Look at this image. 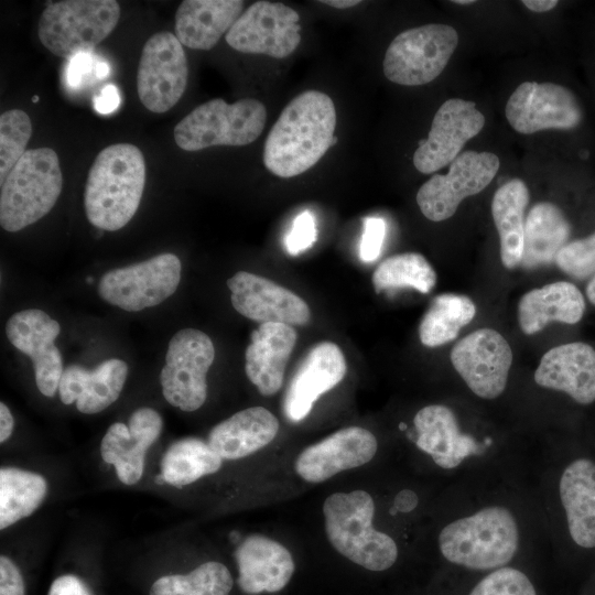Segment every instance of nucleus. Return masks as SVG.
I'll list each match as a JSON object with an SVG mask.
<instances>
[{
  "mask_svg": "<svg viewBox=\"0 0 595 595\" xmlns=\"http://www.w3.org/2000/svg\"><path fill=\"white\" fill-rule=\"evenodd\" d=\"M377 448V439L369 430L344 428L304 448L295 459L294 469L309 483H322L343 470L367 464Z\"/></svg>",
  "mask_w": 595,
  "mask_h": 595,
  "instance_id": "obj_20",
  "label": "nucleus"
},
{
  "mask_svg": "<svg viewBox=\"0 0 595 595\" xmlns=\"http://www.w3.org/2000/svg\"><path fill=\"white\" fill-rule=\"evenodd\" d=\"M145 161L131 143L102 149L93 162L84 192L85 213L100 230L115 231L134 216L144 190Z\"/></svg>",
  "mask_w": 595,
  "mask_h": 595,
  "instance_id": "obj_2",
  "label": "nucleus"
},
{
  "mask_svg": "<svg viewBox=\"0 0 595 595\" xmlns=\"http://www.w3.org/2000/svg\"><path fill=\"white\" fill-rule=\"evenodd\" d=\"M451 361L473 393L491 400L506 389L512 351L500 333L480 328L454 345Z\"/></svg>",
  "mask_w": 595,
  "mask_h": 595,
  "instance_id": "obj_16",
  "label": "nucleus"
},
{
  "mask_svg": "<svg viewBox=\"0 0 595 595\" xmlns=\"http://www.w3.org/2000/svg\"><path fill=\"white\" fill-rule=\"evenodd\" d=\"M63 175L51 148L26 150L1 183L0 225L19 231L51 212L62 192Z\"/></svg>",
  "mask_w": 595,
  "mask_h": 595,
  "instance_id": "obj_5",
  "label": "nucleus"
},
{
  "mask_svg": "<svg viewBox=\"0 0 595 595\" xmlns=\"http://www.w3.org/2000/svg\"><path fill=\"white\" fill-rule=\"evenodd\" d=\"M534 381L580 405H591L595 402V349L582 342L551 348L542 356Z\"/></svg>",
  "mask_w": 595,
  "mask_h": 595,
  "instance_id": "obj_23",
  "label": "nucleus"
},
{
  "mask_svg": "<svg viewBox=\"0 0 595 595\" xmlns=\"http://www.w3.org/2000/svg\"><path fill=\"white\" fill-rule=\"evenodd\" d=\"M387 225L383 218L370 216L364 219V231L359 246L363 262H372L381 253Z\"/></svg>",
  "mask_w": 595,
  "mask_h": 595,
  "instance_id": "obj_43",
  "label": "nucleus"
},
{
  "mask_svg": "<svg viewBox=\"0 0 595 595\" xmlns=\"http://www.w3.org/2000/svg\"><path fill=\"white\" fill-rule=\"evenodd\" d=\"M221 463L223 458L207 442L186 437L172 443L165 451L160 476L164 483L181 488L218 472Z\"/></svg>",
  "mask_w": 595,
  "mask_h": 595,
  "instance_id": "obj_33",
  "label": "nucleus"
},
{
  "mask_svg": "<svg viewBox=\"0 0 595 595\" xmlns=\"http://www.w3.org/2000/svg\"><path fill=\"white\" fill-rule=\"evenodd\" d=\"M506 118L522 134L570 130L583 118L581 105L569 88L554 83H521L506 105Z\"/></svg>",
  "mask_w": 595,
  "mask_h": 595,
  "instance_id": "obj_15",
  "label": "nucleus"
},
{
  "mask_svg": "<svg viewBox=\"0 0 595 595\" xmlns=\"http://www.w3.org/2000/svg\"><path fill=\"white\" fill-rule=\"evenodd\" d=\"M182 264L174 253H160L145 261L106 272L98 293L106 302L128 312L155 306L170 298L181 281Z\"/></svg>",
  "mask_w": 595,
  "mask_h": 595,
  "instance_id": "obj_11",
  "label": "nucleus"
},
{
  "mask_svg": "<svg viewBox=\"0 0 595 595\" xmlns=\"http://www.w3.org/2000/svg\"><path fill=\"white\" fill-rule=\"evenodd\" d=\"M443 558L455 565L493 571L506 566L520 545V528L513 512L489 505L448 522L439 533Z\"/></svg>",
  "mask_w": 595,
  "mask_h": 595,
  "instance_id": "obj_3",
  "label": "nucleus"
},
{
  "mask_svg": "<svg viewBox=\"0 0 595 595\" xmlns=\"http://www.w3.org/2000/svg\"><path fill=\"white\" fill-rule=\"evenodd\" d=\"M188 77L187 58L177 37L167 31L153 34L144 44L137 72L142 105L163 113L183 96Z\"/></svg>",
  "mask_w": 595,
  "mask_h": 595,
  "instance_id": "obj_12",
  "label": "nucleus"
},
{
  "mask_svg": "<svg viewBox=\"0 0 595 595\" xmlns=\"http://www.w3.org/2000/svg\"><path fill=\"white\" fill-rule=\"evenodd\" d=\"M336 109L332 98L306 90L293 98L272 126L263 163L279 177H293L314 166L334 143Z\"/></svg>",
  "mask_w": 595,
  "mask_h": 595,
  "instance_id": "obj_1",
  "label": "nucleus"
},
{
  "mask_svg": "<svg viewBox=\"0 0 595 595\" xmlns=\"http://www.w3.org/2000/svg\"><path fill=\"white\" fill-rule=\"evenodd\" d=\"M346 369L345 357L336 344L315 345L301 361L285 391V418L292 423L305 419L315 401L344 379Z\"/></svg>",
  "mask_w": 595,
  "mask_h": 595,
  "instance_id": "obj_22",
  "label": "nucleus"
},
{
  "mask_svg": "<svg viewBox=\"0 0 595 595\" xmlns=\"http://www.w3.org/2000/svg\"><path fill=\"white\" fill-rule=\"evenodd\" d=\"M13 416L4 402L0 403V442L4 443L12 434Z\"/></svg>",
  "mask_w": 595,
  "mask_h": 595,
  "instance_id": "obj_47",
  "label": "nucleus"
},
{
  "mask_svg": "<svg viewBox=\"0 0 595 595\" xmlns=\"http://www.w3.org/2000/svg\"><path fill=\"white\" fill-rule=\"evenodd\" d=\"M47 595H91V593L80 578L66 574L53 581Z\"/></svg>",
  "mask_w": 595,
  "mask_h": 595,
  "instance_id": "obj_45",
  "label": "nucleus"
},
{
  "mask_svg": "<svg viewBox=\"0 0 595 595\" xmlns=\"http://www.w3.org/2000/svg\"><path fill=\"white\" fill-rule=\"evenodd\" d=\"M299 21V13L289 6L257 1L241 13L225 39L238 52L284 58L301 42Z\"/></svg>",
  "mask_w": 595,
  "mask_h": 595,
  "instance_id": "obj_14",
  "label": "nucleus"
},
{
  "mask_svg": "<svg viewBox=\"0 0 595 595\" xmlns=\"http://www.w3.org/2000/svg\"><path fill=\"white\" fill-rule=\"evenodd\" d=\"M571 225L563 212L554 204H536L526 218L523 252L520 266L533 269L551 264L567 244Z\"/></svg>",
  "mask_w": 595,
  "mask_h": 595,
  "instance_id": "obj_31",
  "label": "nucleus"
},
{
  "mask_svg": "<svg viewBox=\"0 0 595 595\" xmlns=\"http://www.w3.org/2000/svg\"><path fill=\"white\" fill-rule=\"evenodd\" d=\"M454 3H457V4H469V3H474L475 1L474 0H455L453 1Z\"/></svg>",
  "mask_w": 595,
  "mask_h": 595,
  "instance_id": "obj_51",
  "label": "nucleus"
},
{
  "mask_svg": "<svg viewBox=\"0 0 595 595\" xmlns=\"http://www.w3.org/2000/svg\"><path fill=\"white\" fill-rule=\"evenodd\" d=\"M163 429L161 415L151 408H140L129 418L128 425L116 422L100 443L104 462L113 464L119 480L133 485L143 474L145 454Z\"/></svg>",
  "mask_w": 595,
  "mask_h": 595,
  "instance_id": "obj_21",
  "label": "nucleus"
},
{
  "mask_svg": "<svg viewBox=\"0 0 595 595\" xmlns=\"http://www.w3.org/2000/svg\"><path fill=\"white\" fill-rule=\"evenodd\" d=\"M93 280H94L93 278L88 277L86 281H87L88 283H90Z\"/></svg>",
  "mask_w": 595,
  "mask_h": 595,
  "instance_id": "obj_53",
  "label": "nucleus"
},
{
  "mask_svg": "<svg viewBox=\"0 0 595 595\" xmlns=\"http://www.w3.org/2000/svg\"><path fill=\"white\" fill-rule=\"evenodd\" d=\"M586 296L595 305V277L587 284Z\"/></svg>",
  "mask_w": 595,
  "mask_h": 595,
  "instance_id": "obj_50",
  "label": "nucleus"
},
{
  "mask_svg": "<svg viewBox=\"0 0 595 595\" xmlns=\"http://www.w3.org/2000/svg\"><path fill=\"white\" fill-rule=\"evenodd\" d=\"M436 283V273L420 253H400L383 260L372 274L375 291L412 288L429 293Z\"/></svg>",
  "mask_w": 595,
  "mask_h": 595,
  "instance_id": "obj_37",
  "label": "nucleus"
},
{
  "mask_svg": "<svg viewBox=\"0 0 595 595\" xmlns=\"http://www.w3.org/2000/svg\"><path fill=\"white\" fill-rule=\"evenodd\" d=\"M484 125L485 117L475 102L461 98L447 99L437 109L428 138L420 141L413 154V165L419 172L431 174L451 164Z\"/></svg>",
  "mask_w": 595,
  "mask_h": 595,
  "instance_id": "obj_17",
  "label": "nucleus"
},
{
  "mask_svg": "<svg viewBox=\"0 0 595 595\" xmlns=\"http://www.w3.org/2000/svg\"><path fill=\"white\" fill-rule=\"evenodd\" d=\"M267 121L264 105L252 98L228 104L224 99L208 100L185 116L175 126L176 144L185 151H198L215 145H247L257 140Z\"/></svg>",
  "mask_w": 595,
  "mask_h": 595,
  "instance_id": "obj_6",
  "label": "nucleus"
},
{
  "mask_svg": "<svg viewBox=\"0 0 595 595\" xmlns=\"http://www.w3.org/2000/svg\"><path fill=\"white\" fill-rule=\"evenodd\" d=\"M415 443L442 468H454L475 451L473 439L461 432L454 412L446 405L431 404L413 419Z\"/></svg>",
  "mask_w": 595,
  "mask_h": 595,
  "instance_id": "obj_29",
  "label": "nucleus"
},
{
  "mask_svg": "<svg viewBox=\"0 0 595 595\" xmlns=\"http://www.w3.org/2000/svg\"><path fill=\"white\" fill-rule=\"evenodd\" d=\"M232 585L229 570L223 563L210 561L188 574L158 578L150 588V595H229Z\"/></svg>",
  "mask_w": 595,
  "mask_h": 595,
  "instance_id": "obj_36",
  "label": "nucleus"
},
{
  "mask_svg": "<svg viewBox=\"0 0 595 595\" xmlns=\"http://www.w3.org/2000/svg\"><path fill=\"white\" fill-rule=\"evenodd\" d=\"M556 496L565 547L580 558L595 556V450L566 455Z\"/></svg>",
  "mask_w": 595,
  "mask_h": 595,
  "instance_id": "obj_8",
  "label": "nucleus"
},
{
  "mask_svg": "<svg viewBox=\"0 0 595 595\" xmlns=\"http://www.w3.org/2000/svg\"><path fill=\"white\" fill-rule=\"evenodd\" d=\"M317 238L315 218L309 210H303L293 220L292 227L285 237L286 251L296 256L313 246Z\"/></svg>",
  "mask_w": 595,
  "mask_h": 595,
  "instance_id": "obj_42",
  "label": "nucleus"
},
{
  "mask_svg": "<svg viewBox=\"0 0 595 595\" xmlns=\"http://www.w3.org/2000/svg\"><path fill=\"white\" fill-rule=\"evenodd\" d=\"M110 73L107 62L94 55L93 52L79 53L68 60L65 69L68 86L78 88L89 79H104Z\"/></svg>",
  "mask_w": 595,
  "mask_h": 595,
  "instance_id": "obj_41",
  "label": "nucleus"
},
{
  "mask_svg": "<svg viewBox=\"0 0 595 595\" xmlns=\"http://www.w3.org/2000/svg\"><path fill=\"white\" fill-rule=\"evenodd\" d=\"M47 494L45 478L17 467L0 469V529L31 516Z\"/></svg>",
  "mask_w": 595,
  "mask_h": 595,
  "instance_id": "obj_34",
  "label": "nucleus"
},
{
  "mask_svg": "<svg viewBox=\"0 0 595 595\" xmlns=\"http://www.w3.org/2000/svg\"><path fill=\"white\" fill-rule=\"evenodd\" d=\"M227 286L234 309L252 321L305 325L311 318L304 300L261 275L238 271L227 280Z\"/></svg>",
  "mask_w": 595,
  "mask_h": 595,
  "instance_id": "obj_19",
  "label": "nucleus"
},
{
  "mask_svg": "<svg viewBox=\"0 0 595 595\" xmlns=\"http://www.w3.org/2000/svg\"><path fill=\"white\" fill-rule=\"evenodd\" d=\"M296 339V331L283 323H262L251 333L245 371L262 396H273L281 388Z\"/></svg>",
  "mask_w": 595,
  "mask_h": 595,
  "instance_id": "obj_26",
  "label": "nucleus"
},
{
  "mask_svg": "<svg viewBox=\"0 0 595 595\" xmlns=\"http://www.w3.org/2000/svg\"><path fill=\"white\" fill-rule=\"evenodd\" d=\"M320 2L337 9H346L360 3L359 0H324Z\"/></svg>",
  "mask_w": 595,
  "mask_h": 595,
  "instance_id": "obj_49",
  "label": "nucleus"
},
{
  "mask_svg": "<svg viewBox=\"0 0 595 595\" xmlns=\"http://www.w3.org/2000/svg\"><path fill=\"white\" fill-rule=\"evenodd\" d=\"M127 376L128 365L117 358L107 359L93 370L71 365L60 380V399L64 404L76 402L84 414L98 413L119 398Z\"/></svg>",
  "mask_w": 595,
  "mask_h": 595,
  "instance_id": "obj_25",
  "label": "nucleus"
},
{
  "mask_svg": "<svg viewBox=\"0 0 595 595\" xmlns=\"http://www.w3.org/2000/svg\"><path fill=\"white\" fill-rule=\"evenodd\" d=\"M522 3L533 12H547L556 7V0H524Z\"/></svg>",
  "mask_w": 595,
  "mask_h": 595,
  "instance_id": "obj_48",
  "label": "nucleus"
},
{
  "mask_svg": "<svg viewBox=\"0 0 595 595\" xmlns=\"http://www.w3.org/2000/svg\"><path fill=\"white\" fill-rule=\"evenodd\" d=\"M214 358V344L204 332L178 331L169 343L160 374L165 400L185 412L199 409L207 397L206 375Z\"/></svg>",
  "mask_w": 595,
  "mask_h": 595,
  "instance_id": "obj_10",
  "label": "nucleus"
},
{
  "mask_svg": "<svg viewBox=\"0 0 595 595\" xmlns=\"http://www.w3.org/2000/svg\"><path fill=\"white\" fill-rule=\"evenodd\" d=\"M555 262L567 275L585 279L595 273V231L567 242L558 253Z\"/></svg>",
  "mask_w": 595,
  "mask_h": 595,
  "instance_id": "obj_40",
  "label": "nucleus"
},
{
  "mask_svg": "<svg viewBox=\"0 0 595 595\" xmlns=\"http://www.w3.org/2000/svg\"><path fill=\"white\" fill-rule=\"evenodd\" d=\"M585 301L571 282L558 281L526 293L518 304L521 331L533 335L550 322L576 324L583 317Z\"/></svg>",
  "mask_w": 595,
  "mask_h": 595,
  "instance_id": "obj_30",
  "label": "nucleus"
},
{
  "mask_svg": "<svg viewBox=\"0 0 595 595\" xmlns=\"http://www.w3.org/2000/svg\"><path fill=\"white\" fill-rule=\"evenodd\" d=\"M457 44L458 33L447 24L429 23L405 30L388 46L383 74L399 85L428 84L443 72Z\"/></svg>",
  "mask_w": 595,
  "mask_h": 595,
  "instance_id": "obj_9",
  "label": "nucleus"
},
{
  "mask_svg": "<svg viewBox=\"0 0 595 595\" xmlns=\"http://www.w3.org/2000/svg\"><path fill=\"white\" fill-rule=\"evenodd\" d=\"M32 134L29 115L21 109L4 111L0 117V183L25 153Z\"/></svg>",
  "mask_w": 595,
  "mask_h": 595,
  "instance_id": "obj_38",
  "label": "nucleus"
},
{
  "mask_svg": "<svg viewBox=\"0 0 595 595\" xmlns=\"http://www.w3.org/2000/svg\"><path fill=\"white\" fill-rule=\"evenodd\" d=\"M120 6L115 0L50 2L39 21V39L54 55L71 58L93 52L116 28Z\"/></svg>",
  "mask_w": 595,
  "mask_h": 595,
  "instance_id": "obj_7",
  "label": "nucleus"
},
{
  "mask_svg": "<svg viewBox=\"0 0 595 595\" xmlns=\"http://www.w3.org/2000/svg\"><path fill=\"white\" fill-rule=\"evenodd\" d=\"M528 203L529 190L520 178L501 185L491 201L493 219L500 241V259L507 269H513L521 262Z\"/></svg>",
  "mask_w": 595,
  "mask_h": 595,
  "instance_id": "obj_32",
  "label": "nucleus"
},
{
  "mask_svg": "<svg viewBox=\"0 0 595 595\" xmlns=\"http://www.w3.org/2000/svg\"><path fill=\"white\" fill-rule=\"evenodd\" d=\"M278 431L279 421L269 410L252 407L215 425L207 443L223 459H239L270 444Z\"/></svg>",
  "mask_w": 595,
  "mask_h": 595,
  "instance_id": "obj_28",
  "label": "nucleus"
},
{
  "mask_svg": "<svg viewBox=\"0 0 595 595\" xmlns=\"http://www.w3.org/2000/svg\"><path fill=\"white\" fill-rule=\"evenodd\" d=\"M476 314L474 302L465 295L444 293L433 299L419 326L423 345L436 347L455 339Z\"/></svg>",
  "mask_w": 595,
  "mask_h": 595,
  "instance_id": "obj_35",
  "label": "nucleus"
},
{
  "mask_svg": "<svg viewBox=\"0 0 595 595\" xmlns=\"http://www.w3.org/2000/svg\"><path fill=\"white\" fill-rule=\"evenodd\" d=\"M37 100H39V97H37V96H33L32 101H33V102H37Z\"/></svg>",
  "mask_w": 595,
  "mask_h": 595,
  "instance_id": "obj_52",
  "label": "nucleus"
},
{
  "mask_svg": "<svg viewBox=\"0 0 595 595\" xmlns=\"http://www.w3.org/2000/svg\"><path fill=\"white\" fill-rule=\"evenodd\" d=\"M60 332L57 321L37 309L17 312L6 324L10 343L32 360L39 391L50 398L58 390L64 371L61 353L54 343Z\"/></svg>",
  "mask_w": 595,
  "mask_h": 595,
  "instance_id": "obj_18",
  "label": "nucleus"
},
{
  "mask_svg": "<svg viewBox=\"0 0 595 595\" xmlns=\"http://www.w3.org/2000/svg\"><path fill=\"white\" fill-rule=\"evenodd\" d=\"M24 582L17 564L6 555L0 556V595H24Z\"/></svg>",
  "mask_w": 595,
  "mask_h": 595,
  "instance_id": "obj_44",
  "label": "nucleus"
},
{
  "mask_svg": "<svg viewBox=\"0 0 595 595\" xmlns=\"http://www.w3.org/2000/svg\"><path fill=\"white\" fill-rule=\"evenodd\" d=\"M468 595H538L528 575L513 566H502L486 574Z\"/></svg>",
  "mask_w": 595,
  "mask_h": 595,
  "instance_id": "obj_39",
  "label": "nucleus"
},
{
  "mask_svg": "<svg viewBox=\"0 0 595 595\" xmlns=\"http://www.w3.org/2000/svg\"><path fill=\"white\" fill-rule=\"evenodd\" d=\"M119 105V89L112 84L105 85L99 94L94 97V108L102 115L115 111Z\"/></svg>",
  "mask_w": 595,
  "mask_h": 595,
  "instance_id": "obj_46",
  "label": "nucleus"
},
{
  "mask_svg": "<svg viewBox=\"0 0 595 595\" xmlns=\"http://www.w3.org/2000/svg\"><path fill=\"white\" fill-rule=\"evenodd\" d=\"M234 555L239 572L237 583L249 595L281 591L295 570L290 551L262 534L247 537Z\"/></svg>",
  "mask_w": 595,
  "mask_h": 595,
  "instance_id": "obj_24",
  "label": "nucleus"
},
{
  "mask_svg": "<svg viewBox=\"0 0 595 595\" xmlns=\"http://www.w3.org/2000/svg\"><path fill=\"white\" fill-rule=\"evenodd\" d=\"M325 531L333 548L351 562L375 572L391 567L398 547L372 526L375 502L365 490L335 493L323 504Z\"/></svg>",
  "mask_w": 595,
  "mask_h": 595,
  "instance_id": "obj_4",
  "label": "nucleus"
},
{
  "mask_svg": "<svg viewBox=\"0 0 595 595\" xmlns=\"http://www.w3.org/2000/svg\"><path fill=\"white\" fill-rule=\"evenodd\" d=\"M499 165V158L491 152H462L450 164L447 174H434L419 188L420 210L432 221L448 219L464 198L489 185Z\"/></svg>",
  "mask_w": 595,
  "mask_h": 595,
  "instance_id": "obj_13",
  "label": "nucleus"
},
{
  "mask_svg": "<svg viewBox=\"0 0 595 595\" xmlns=\"http://www.w3.org/2000/svg\"><path fill=\"white\" fill-rule=\"evenodd\" d=\"M241 0H184L175 13V36L193 50L208 51L244 10Z\"/></svg>",
  "mask_w": 595,
  "mask_h": 595,
  "instance_id": "obj_27",
  "label": "nucleus"
}]
</instances>
